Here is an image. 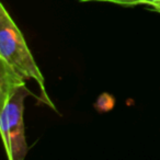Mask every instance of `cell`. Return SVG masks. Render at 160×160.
I'll return each mask as SVG.
<instances>
[{
	"instance_id": "cell-3",
	"label": "cell",
	"mask_w": 160,
	"mask_h": 160,
	"mask_svg": "<svg viewBox=\"0 0 160 160\" xmlns=\"http://www.w3.org/2000/svg\"><path fill=\"white\" fill-rule=\"evenodd\" d=\"M79 2H105L112 5L121 6V7L131 8L136 6H147L148 8L156 6L160 2V0H77Z\"/></svg>"
},
{
	"instance_id": "cell-4",
	"label": "cell",
	"mask_w": 160,
	"mask_h": 160,
	"mask_svg": "<svg viewBox=\"0 0 160 160\" xmlns=\"http://www.w3.org/2000/svg\"><path fill=\"white\" fill-rule=\"evenodd\" d=\"M150 10H151V11L157 12V13H159V14H160V2L158 3V5H156V6H152V7H150Z\"/></svg>"
},
{
	"instance_id": "cell-1",
	"label": "cell",
	"mask_w": 160,
	"mask_h": 160,
	"mask_svg": "<svg viewBox=\"0 0 160 160\" xmlns=\"http://www.w3.org/2000/svg\"><path fill=\"white\" fill-rule=\"evenodd\" d=\"M29 79L38 82L44 103L54 109L45 89V78L22 32L5 6L0 3V94L14 91Z\"/></svg>"
},
{
	"instance_id": "cell-2",
	"label": "cell",
	"mask_w": 160,
	"mask_h": 160,
	"mask_svg": "<svg viewBox=\"0 0 160 160\" xmlns=\"http://www.w3.org/2000/svg\"><path fill=\"white\" fill-rule=\"evenodd\" d=\"M29 94L27 85L0 94V132L9 160H23L29 151L23 123L24 100Z\"/></svg>"
}]
</instances>
